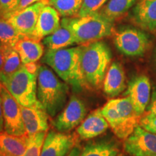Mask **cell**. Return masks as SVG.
Masks as SVG:
<instances>
[{
  "mask_svg": "<svg viewBox=\"0 0 156 156\" xmlns=\"http://www.w3.org/2000/svg\"><path fill=\"white\" fill-rule=\"evenodd\" d=\"M80 58L81 46L80 45L60 49H47L42 62L51 68L75 92H80L85 87L81 72Z\"/></svg>",
  "mask_w": 156,
  "mask_h": 156,
  "instance_id": "6da1fadb",
  "label": "cell"
},
{
  "mask_svg": "<svg viewBox=\"0 0 156 156\" xmlns=\"http://www.w3.org/2000/svg\"><path fill=\"white\" fill-rule=\"evenodd\" d=\"M80 46L81 72L85 87L99 89L112 61L110 48L101 41Z\"/></svg>",
  "mask_w": 156,
  "mask_h": 156,
  "instance_id": "7a4b0ae2",
  "label": "cell"
},
{
  "mask_svg": "<svg viewBox=\"0 0 156 156\" xmlns=\"http://www.w3.org/2000/svg\"><path fill=\"white\" fill-rule=\"evenodd\" d=\"M46 65H39L37 74V98L48 116L54 117L67 103L69 85Z\"/></svg>",
  "mask_w": 156,
  "mask_h": 156,
  "instance_id": "3957f363",
  "label": "cell"
},
{
  "mask_svg": "<svg viewBox=\"0 0 156 156\" xmlns=\"http://www.w3.org/2000/svg\"><path fill=\"white\" fill-rule=\"evenodd\" d=\"M61 25L73 33L78 45L100 41L111 36L114 31V21L107 18L100 11L82 17H62Z\"/></svg>",
  "mask_w": 156,
  "mask_h": 156,
  "instance_id": "277c9868",
  "label": "cell"
},
{
  "mask_svg": "<svg viewBox=\"0 0 156 156\" xmlns=\"http://www.w3.org/2000/svg\"><path fill=\"white\" fill-rule=\"evenodd\" d=\"M101 112L115 135L124 140L140 125L142 117L128 96L112 99L101 108Z\"/></svg>",
  "mask_w": 156,
  "mask_h": 156,
  "instance_id": "5b68a950",
  "label": "cell"
},
{
  "mask_svg": "<svg viewBox=\"0 0 156 156\" xmlns=\"http://www.w3.org/2000/svg\"><path fill=\"white\" fill-rule=\"evenodd\" d=\"M0 83L8 90L20 106L36 107L41 105L37 98V74L29 72L23 64L11 75L0 73Z\"/></svg>",
  "mask_w": 156,
  "mask_h": 156,
  "instance_id": "8992f818",
  "label": "cell"
},
{
  "mask_svg": "<svg viewBox=\"0 0 156 156\" xmlns=\"http://www.w3.org/2000/svg\"><path fill=\"white\" fill-rule=\"evenodd\" d=\"M114 42L117 49L128 56H143L151 46V40L145 32L129 27L116 32Z\"/></svg>",
  "mask_w": 156,
  "mask_h": 156,
  "instance_id": "52a82bcc",
  "label": "cell"
},
{
  "mask_svg": "<svg viewBox=\"0 0 156 156\" xmlns=\"http://www.w3.org/2000/svg\"><path fill=\"white\" fill-rule=\"evenodd\" d=\"M49 0H43L31 5L24 9L13 12L3 16L23 37L32 38L39 15Z\"/></svg>",
  "mask_w": 156,
  "mask_h": 156,
  "instance_id": "ba28073f",
  "label": "cell"
},
{
  "mask_svg": "<svg viewBox=\"0 0 156 156\" xmlns=\"http://www.w3.org/2000/svg\"><path fill=\"white\" fill-rule=\"evenodd\" d=\"M0 95L2 100L5 131L17 136L27 134L20 106L2 83H0Z\"/></svg>",
  "mask_w": 156,
  "mask_h": 156,
  "instance_id": "9c48e42d",
  "label": "cell"
},
{
  "mask_svg": "<svg viewBox=\"0 0 156 156\" xmlns=\"http://www.w3.org/2000/svg\"><path fill=\"white\" fill-rule=\"evenodd\" d=\"M87 112L83 101L76 95H72L69 102L56 115L51 124L56 131L66 133L77 127L83 122Z\"/></svg>",
  "mask_w": 156,
  "mask_h": 156,
  "instance_id": "30bf717a",
  "label": "cell"
},
{
  "mask_svg": "<svg viewBox=\"0 0 156 156\" xmlns=\"http://www.w3.org/2000/svg\"><path fill=\"white\" fill-rule=\"evenodd\" d=\"M124 150L131 156H156V134L138 125L124 140Z\"/></svg>",
  "mask_w": 156,
  "mask_h": 156,
  "instance_id": "8fae6325",
  "label": "cell"
},
{
  "mask_svg": "<svg viewBox=\"0 0 156 156\" xmlns=\"http://www.w3.org/2000/svg\"><path fill=\"white\" fill-rule=\"evenodd\" d=\"M151 85L149 78L144 75L135 76L129 82L125 94L129 98L134 109L142 116L151 98Z\"/></svg>",
  "mask_w": 156,
  "mask_h": 156,
  "instance_id": "7c38bea8",
  "label": "cell"
},
{
  "mask_svg": "<svg viewBox=\"0 0 156 156\" xmlns=\"http://www.w3.org/2000/svg\"><path fill=\"white\" fill-rule=\"evenodd\" d=\"M76 142L75 136L51 130L46 134L41 156H66Z\"/></svg>",
  "mask_w": 156,
  "mask_h": 156,
  "instance_id": "4fadbf2b",
  "label": "cell"
},
{
  "mask_svg": "<svg viewBox=\"0 0 156 156\" xmlns=\"http://www.w3.org/2000/svg\"><path fill=\"white\" fill-rule=\"evenodd\" d=\"M25 132L28 136L41 132H47L48 125V114L42 105L36 107L21 106Z\"/></svg>",
  "mask_w": 156,
  "mask_h": 156,
  "instance_id": "5bb4252c",
  "label": "cell"
},
{
  "mask_svg": "<svg viewBox=\"0 0 156 156\" xmlns=\"http://www.w3.org/2000/svg\"><path fill=\"white\" fill-rule=\"evenodd\" d=\"M108 126V123L103 116L101 108H98L85 118L77 126L76 132L81 140H90L104 133Z\"/></svg>",
  "mask_w": 156,
  "mask_h": 156,
  "instance_id": "9a60e30c",
  "label": "cell"
},
{
  "mask_svg": "<svg viewBox=\"0 0 156 156\" xmlns=\"http://www.w3.org/2000/svg\"><path fill=\"white\" fill-rule=\"evenodd\" d=\"M60 15L53 7L47 5L42 9L39 15L36 28L32 38L41 41L45 37L49 36L61 26Z\"/></svg>",
  "mask_w": 156,
  "mask_h": 156,
  "instance_id": "2e32d148",
  "label": "cell"
},
{
  "mask_svg": "<svg viewBox=\"0 0 156 156\" xmlns=\"http://www.w3.org/2000/svg\"><path fill=\"white\" fill-rule=\"evenodd\" d=\"M132 17L143 30L156 31V0H139L132 10Z\"/></svg>",
  "mask_w": 156,
  "mask_h": 156,
  "instance_id": "e0dca14e",
  "label": "cell"
},
{
  "mask_svg": "<svg viewBox=\"0 0 156 156\" xmlns=\"http://www.w3.org/2000/svg\"><path fill=\"white\" fill-rule=\"evenodd\" d=\"M103 91L109 98L118 96L126 89L125 74L119 62H114L109 67L103 83Z\"/></svg>",
  "mask_w": 156,
  "mask_h": 156,
  "instance_id": "ac0fdd59",
  "label": "cell"
},
{
  "mask_svg": "<svg viewBox=\"0 0 156 156\" xmlns=\"http://www.w3.org/2000/svg\"><path fill=\"white\" fill-rule=\"evenodd\" d=\"M23 64L36 63L44 55V44L40 41L24 37L14 46Z\"/></svg>",
  "mask_w": 156,
  "mask_h": 156,
  "instance_id": "d6986e66",
  "label": "cell"
},
{
  "mask_svg": "<svg viewBox=\"0 0 156 156\" xmlns=\"http://www.w3.org/2000/svg\"><path fill=\"white\" fill-rule=\"evenodd\" d=\"M28 134L17 136L0 132V153L5 156H22L28 145Z\"/></svg>",
  "mask_w": 156,
  "mask_h": 156,
  "instance_id": "ffe728a7",
  "label": "cell"
},
{
  "mask_svg": "<svg viewBox=\"0 0 156 156\" xmlns=\"http://www.w3.org/2000/svg\"><path fill=\"white\" fill-rule=\"evenodd\" d=\"M42 44L48 49L51 50L68 48L77 44L73 33L62 25L53 34L45 37L42 40Z\"/></svg>",
  "mask_w": 156,
  "mask_h": 156,
  "instance_id": "44dd1931",
  "label": "cell"
},
{
  "mask_svg": "<svg viewBox=\"0 0 156 156\" xmlns=\"http://www.w3.org/2000/svg\"><path fill=\"white\" fill-rule=\"evenodd\" d=\"M118 145L112 141L101 140L87 143L81 151L80 156H117Z\"/></svg>",
  "mask_w": 156,
  "mask_h": 156,
  "instance_id": "7402d4cb",
  "label": "cell"
},
{
  "mask_svg": "<svg viewBox=\"0 0 156 156\" xmlns=\"http://www.w3.org/2000/svg\"><path fill=\"white\" fill-rule=\"evenodd\" d=\"M136 1L137 0H109L99 11L110 20L114 21L135 5Z\"/></svg>",
  "mask_w": 156,
  "mask_h": 156,
  "instance_id": "603a6c76",
  "label": "cell"
},
{
  "mask_svg": "<svg viewBox=\"0 0 156 156\" xmlns=\"http://www.w3.org/2000/svg\"><path fill=\"white\" fill-rule=\"evenodd\" d=\"M83 2L84 0H49V5L53 7L61 17H76Z\"/></svg>",
  "mask_w": 156,
  "mask_h": 156,
  "instance_id": "cb8c5ba5",
  "label": "cell"
},
{
  "mask_svg": "<svg viewBox=\"0 0 156 156\" xmlns=\"http://www.w3.org/2000/svg\"><path fill=\"white\" fill-rule=\"evenodd\" d=\"M24 38L3 17L0 16V42L4 47L14 48L17 42Z\"/></svg>",
  "mask_w": 156,
  "mask_h": 156,
  "instance_id": "d4e9b609",
  "label": "cell"
},
{
  "mask_svg": "<svg viewBox=\"0 0 156 156\" xmlns=\"http://www.w3.org/2000/svg\"><path fill=\"white\" fill-rule=\"evenodd\" d=\"M2 49L5 59H4L2 69L0 73L6 75H11L22 67L23 63L18 53L14 48L2 46Z\"/></svg>",
  "mask_w": 156,
  "mask_h": 156,
  "instance_id": "484cf974",
  "label": "cell"
},
{
  "mask_svg": "<svg viewBox=\"0 0 156 156\" xmlns=\"http://www.w3.org/2000/svg\"><path fill=\"white\" fill-rule=\"evenodd\" d=\"M46 136V132H41L29 136L28 145L22 156H41Z\"/></svg>",
  "mask_w": 156,
  "mask_h": 156,
  "instance_id": "4316f807",
  "label": "cell"
},
{
  "mask_svg": "<svg viewBox=\"0 0 156 156\" xmlns=\"http://www.w3.org/2000/svg\"><path fill=\"white\" fill-rule=\"evenodd\" d=\"M109 0H84L79 13L76 17L85 16L90 13L99 11Z\"/></svg>",
  "mask_w": 156,
  "mask_h": 156,
  "instance_id": "83f0119b",
  "label": "cell"
},
{
  "mask_svg": "<svg viewBox=\"0 0 156 156\" xmlns=\"http://www.w3.org/2000/svg\"><path fill=\"white\" fill-rule=\"evenodd\" d=\"M140 125L147 131L156 134V115L147 112L142 116Z\"/></svg>",
  "mask_w": 156,
  "mask_h": 156,
  "instance_id": "f1b7e54d",
  "label": "cell"
},
{
  "mask_svg": "<svg viewBox=\"0 0 156 156\" xmlns=\"http://www.w3.org/2000/svg\"><path fill=\"white\" fill-rule=\"evenodd\" d=\"M20 0H0V16L9 14L16 11Z\"/></svg>",
  "mask_w": 156,
  "mask_h": 156,
  "instance_id": "f546056e",
  "label": "cell"
},
{
  "mask_svg": "<svg viewBox=\"0 0 156 156\" xmlns=\"http://www.w3.org/2000/svg\"><path fill=\"white\" fill-rule=\"evenodd\" d=\"M147 107V112L156 115V87H154L151 94V101Z\"/></svg>",
  "mask_w": 156,
  "mask_h": 156,
  "instance_id": "4dcf8cb0",
  "label": "cell"
},
{
  "mask_svg": "<svg viewBox=\"0 0 156 156\" xmlns=\"http://www.w3.org/2000/svg\"><path fill=\"white\" fill-rule=\"evenodd\" d=\"M40 1H43V0H20V2L19 7L17 10L24 9L25 7H28V6H30L31 5H34V4L36 2H38Z\"/></svg>",
  "mask_w": 156,
  "mask_h": 156,
  "instance_id": "1f68e13d",
  "label": "cell"
},
{
  "mask_svg": "<svg viewBox=\"0 0 156 156\" xmlns=\"http://www.w3.org/2000/svg\"><path fill=\"white\" fill-rule=\"evenodd\" d=\"M4 130V117H3V107L2 100L0 95V132Z\"/></svg>",
  "mask_w": 156,
  "mask_h": 156,
  "instance_id": "d6a6232c",
  "label": "cell"
},
{
  "mask_svg": "<svg viewBox=\"0 0 156 156\" xmlns=\"http://www.w3.org/2000/svg\"><path fill=\"white\" fill-rule=\"evenodd\" d=\"M80 148L78 147L77 145H75V147L71 150V151H70L66 156H80Z\"/></svg>",
  "mask_w": 156,
  "mask_h": 156,
  "instance_id": "836d02e7",
  "label": "cell"
},
{
  "mask_svg": "<svg viewBox=\"0 0 156 156\" xmlns=\"http://www.w3.org/2000/svg\"><path fill=\"white\" fill-rule=\"evenodd\" d=\"M4 59H5V56H4V51L2 48H0V72L2 71L4 64Z\"/></svg>",
  "mask_w": 156,
  "mask_h": 156,
  "instance_id": "e575fe53",
  "label": "cell"
},
{
  "mask_svg": "<svg viewBox=\"0 0 156 156\" xmlns=\"http://www.w3.org/2000/svg\"><path fill=\"white\" fill-rule=\"evenodd\" d=\"M117 156H125V155H124L123 153H119L118 155H117Z\"/></svg>",
  "mask_w": 156,
  "mask_h": 156,
  "instance_id": "d590c367",
  "label": "cell"
},
{
  "mask_svg": "<svg viewBox=\"0 0 156 156\" xmlns=\"http://www.w3.org/2000/svg\"><path fill=\"white\" fill-rule=\"evenodd\" d=\"M2 48V43L0 42V48Z\"/></svg>",
  "mask_w": 156,
  "mask_h": 156,
  "instance_id": "8d00e7d4",
  "label": "cell"
},
{
  "mask_svg": "<svg viewBox=\"0 0 156 156\" xmlns=\"http://www.w3.org/2000/svg\"><path fill=\"white\" fill-rule=\"evenodd\" d=\"M0 156H5V155H2V153H0Z\"/></svg>",
  "mask_w": 156,
  "mask_h": 156,
  "instance_id": "74e56055",
  "label": "cell"
},
{
  "mask_svg": "<svg viewBox=\"0 0 156 156\" xmlns=\"http://www.w3.org/2000/svg\"><path fill=\"white\" fill-rule=\"evenodd\" d=\"M155 59H156V51H155Z\"/></svg>",
  "mask_w": 156,
  "mask_h": 156,
  "instance_id": "f35d334b",
  "label": "cell"
}]
</instances>
